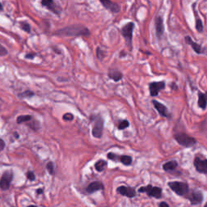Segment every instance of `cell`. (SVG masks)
Listing matches in <instances>:
<instances>
[{
	"label": "cell",
	"mask_w": 207,
	"mask_h": 207,
	"mask_svg": "<svg viewBox=\"0 0 207 207\" xmlns=\"http://www.w3.org/2000/svg\"><path fill=\"white\" fill-rule=\"evenodd\" d=\"M4 148H5V142L0 138V152L2 151H3Z\"/></svg>",
	"instance_id": "obj_34"
},
{
	"label": "cell",
	"mask_w": 207,
	"mask_h": 207,
	"mask_svg": "<svg viewBox=\"0 0 207 207\" xmlns=\"http://www.w3.org/2000/svg\"><path fill=\"white\" fill-rule=\"evenodd\" d=\"M43 191H44V190H43V189H37V190H36V194H37L38 195H40V194H42Z\"/></svg>",
	"instance_id": "obj_36"
},
{
	"label": "cell",
	"mask_w": 207,
	"mask_h": 207,
	"mask_svg": "<svg viewBox=\"0 0 207 207\" xmlns=\"http://www.w3.org/2000/svg\"><path fill=\"white\" fill-rule=\"evenodd\" d=\"M155 33L158 39H160L164 33V25L163 20L161 16H157L155 19Z\"/></svg>",
	"instance_id": "obj_16"
},
{
	"label": "cell",
	"mask_w": 207,
	"mask_h": 207,
	"mask_svg": "<svg viewBox=\"0 0 207 207\" xmlns=\"http://www.w3.org/2000/svg\"><path fill=\"white\" fill-rule=\"evenodd\" d=\"M139 193H146L147 196L151 197H155L156 199H159L162 197L163 190L161 188L157 186H152L151 185H147L146 186H142L138 189Z\"/></svg>",
	"instance_id": "obj_6"
},
{
	"label": "cell",
	"mask_w": 207,
	"mask_h": 207,
	"mask_svg": "<svg viewBox=\"0 0 207 207\" xmlns=\"http://www.w3.org/2000/svg\"><path fill=\"white\" fill-rule=\"evenodd\" d=\"M18 96L20 98H29V97H32L33 96H34V93L33 91L28 90V91H25L22 92V93L19 94Z\"/></svg>",
	"instance_id": "obj_25"
},
{
	"label": "cell",
	"mask_w": 207,
	"mask_h": 207,
	"mask_svg": "<svg viewBox=\"0 0 207 207\" xmlns=\"http://www.w3.org/2000/svg\"><path fill=\"white\" fill-rule=\"evenodd\" d=\"M165 88L164 81H159V82H151L149 84L150 94L151 96H157L159 93V91Z\"/></svg>",
	"instance_id": "obj_12"
},
{
	"label": "cell",
	"mask_w": 207,
	"mask_h": 207,
	"mask_svg": "<svg viewBox=\"0 0 207 207\" xmlns=\"http://www.w3.org/2000/svg\"><path fill=\"white\" fill-rule=\"evenodd\" d=\"M0 10H2V6L1 4V2H0Z\"/></svg>",
	"instance_id": "obj_38"
},
{
	"label": "cell",
	"mask_w": 207,
	"mask_h": 207,
	"mask_svg": "<svg viewBox=\"0 0 207 207\" xmlns=\"http://www.w3.org/2000/svg\"><path fill=\"white\" fill-rule=\"evenodd\" d=\"M134 26H135L134 23L129 22L121 29V35L125 38L127 45L130 49H132V39H133V32H134Z\"/></svg>",
	"instance_id": "obj_5"
},
{
	"label": "cell",
	"mask_w": 207,
	"mask_h": 207,
	"mask_svg": "<svg viewBox=\"0 0 207 207\" xmlns=\"http://www.w3.org/2000/svg\"><path fill=\"white\" fill-rule=\"evenodd\" d=\"M90 121L92 124L91 134L94 138H100L103 135L104 129V120L100 115H91Z\"/></svg>",
	"instance_id": "obj_2"
},
{
	"label": "cell",
	"mask_w": 207,
	"mask_h": 207,
	"mask_svg": "<svg viewBox=\"0 0 207 207\" xmlns=\"http://www.w3.org/2000/svg\"><path fill=\"white\" fill-rule=\"evenodd\" d=\"M159 207H163V206H166V207H169V205L166 202H160L159 204Z\"/></svg>",
	"instance_id": "obj_35"
},
{
	"label": "cell",
	"mask_w": 207,
	"mask_h": 207,
	"mask_svg": "<svg viewBox=\"0 0 207 207\" xmlns=\"http://www.w3.org/2000/svg\"><path fill=\"white\" fill-rule=\"evenodd\" d=\"M178 167V163L176 160L167 161L163 164V169L165 171H171L176 169V167Z\"/></svg>",
	"instance_id": "obj_20"
},
{
	"label": "cell",
	"mask_w": 207,
	"mask_h": 207,
	"mask_svg": "<svg viewBox=\"0 0 207 207\" xmlns=\"http://www.w3.org/2000/svg\"><path fill=\"white\" fill-rule=\"evenodd\" d=\"M96 55H97V57H98L100 60H102L104 57H105V55L103 54V51L100 49V48H97L96 49Z\"/></svg>",
	"instance_id": "obj_32"
},
{
	"label": "cell",
	"mask_w": 207,
	"mask_h": 207,
	"mask_svg": "<svg viewBox=\"0 0 207 207\" xmlns=\"http://www.w3.org/2000/svg\"><path fill=\"white\" fill-rule=\"evenodd\" d=\"M108 76L109 78L112 80H113L114 82H119L120 80H121L123 78L122 73L118 71L117 69H110L109 71V73H108Z\"/></svg>",
	"instance_id": "obj_19"
},
{
	"label": "cell",
	"mask_w": 207,
	"mask_h": 207,
	"mask_svg": "<svg viewBox=\"0 0 207 207\" xmlns=\"http://www.w3.org/2000/svg\"><path fill=\"white\" fill-rule=\"evenodd\" d=\"M13 178V173L11 171H6L2 174L0 179V189L2 190H7L10 188L11 180Z\"/></svg>",
	"instance_id": "obj_10"
},
{
	"label": "cell",
	"mask_w": 207,
	"mask_h": 207,
	"mask_svg": "<svg viewBox=\"0 0 207 207\" xmlns=\"http://www.w3.org/2000/svg\"><path fill=\"white\" fill-rule=\"evenodd\" d=\"M14 134H15V135H16V136H15V137H16V138H19V134H17V133H14Z\"/></svg>",
	"instance_id": "obj_37"
},
{
	"label": "cell",
	"mask_w": 207,
	"mask_h": 207,
	"mask_svg": "<svg viewBox=\"0 0 207 207\" xmlns=\"http://www.w3.org/2000/svg\"><path fill=\"white\" fill-rule=\"evenodd\" d=\"M46 168H47V171H49V173L50 174L51 176L54 175V172H55V171H54V163L51 162V161L48 163L46 164Z\"/></svg>",
	"instance_id": "obj_26"
},
{
	"label": "cell",
	"mask_w": 207,
	"mask_h": 207,
	"mask_svg": "<svg viewBox=\"0 0 207 207\" xmlns=\"http://www.w3.org/2000/svg\"><path fill=\"white\" fill-rule=\"evenodd\" d=\"M107 158L109 159H111L113 161H119L122 164L125 165V166H129L132 163V157L129 155H118L117 154L113 153V152H109L107 154Z\"/></svg>",
	"instance_id": "obj_8"
},
{
	"label": "cell",
	"mask_w": 207,
	"mask_h": 207,
	"mask_svg": "<svg viewBox=\"0 0 207 207\" xmlns=\"http://www.w3.org/2000/svg\"><path fill=\"white\" fill-rule=\"evenodd\" d=\"M20 28L26 33H30L31 32V27L29 24L27 22H20Z\"/></svg>",
	"instance_id": "obj_28"
},
{
	"label": "cell",
	"mask_w": 207,
	"mask_h": 207,
	"mask_svg": "<svg viewBox=\"0 0 207 207\" xmlns=\"http://www.w3.org/2000/svg\"><path fill=\"white\" fill-rule=\"evenodd\" d=\"M108 163L105 159H99L97 162L95 163V168L97 171L101 172L105 169V167H107Z\"/></svg>",
	"instance_id": "obj_22"
},
{
	"label": "cell",
	"mask_w": 207,
	"mask_h": 207,
	"mask_svg": "<svg viewBox=\"0 0 207 207\" xmlns=\"http://www.w3.org/2000/svg\"><path fill=\"white\" fill-rule=\"evenodd\" d=\"M167 185L171 189V191H173L176 195L180 197H185L189 192V184L186 182L171 181V182H168Z\"/></svg>",
	"instance_id": "obj_3"
},
{
	"label": "cell",
	"mask_w": 207,
	"mask_h": 207,
	"mask_svg": "<svg viewBox=\"0 0 207 207\" xmlns=\"http://www.w3.org/2000/svg\"><path fill=\"white\" fill-rule=\"evenodd\" d=\"M41 5L57 16H59L62 12V7L57 4L54 0H41Z\"/></svg>",
	"instance_id": "obj_11"
},
{
	"label": "cell",
	"mask_w": 207,
	"mask_h": 207,
	"mask_svg": "<svg viewBox=\"0 0 207 207\" xmlns=\"http://www.w3.org/2000/svg\"><path fill=\"white\" fill-rule=\"evenodd\" d=\"M198 107L202 110H205L206 109V96L205 94L203 92H198V100H197Z\"/></svg>",
	"instance_id": "obj_21"
},
{
	"label": "cell",
	"mask_w": 207,
	"mask_h": 207,
	"mask_svg": "<svg viewBox=\"0 0 207 207\" xmlns=\"http://www.w3.org/2000/svg\"><path fill=\"white\" fill-rule=\"evenodd\" d=\"M63 120L66 121H71L74 120V115L71 113H67L63 115Z\"/></svg>",
	"instance_id": "obj_29"
},
{
	"label": "cell",
	"mask_w": 207,
	"mask_h": 207,
	"mask_svg": "<svg viewBox=\"0 0 207 207\" xmlns=\"http://www.w3.org/2000/svg\"><path fill=\"white\" fill-rule=\"evenodd\" d=\"M129 126V121H128L127 120H122V121H121L120 122H119V124H118V125H117V128H118V129L122 130V129H125Z\"/></svg>",
	"instance_id": "obj_24"
},
{
	"label": "cell",
	"mask_w": 207,
	"mask_h": 207,
	"mask_svg": "<svg viewBox=\"0 0 207 207\" xmlns=\"http://www.w3.org/2000/svg\"><path fill=\"white\" fill-rule=\"evenodd\" d=\"M174 138L175 140L178 143L179 145L182 146L183 147H194V145L197 143V140L194 138L191 137L189 134L183 133V132H180V133H176L174 134Z\"/></svg>",
	"instance_id": "obj_4"
},
{
	"label": "cell",
	"mask_w": 207,
	"mask_h": 207,
	"mask_svg": "<svg viewBox=\"0 0 207 207\" xmlns=\"http://www.w3.org/2000/svg\"><path fill=\"white\" fill-rule=\"evenodd\" d=\"M196 29L198 33H201L203 31V24L201 19H196Z\"/></svg>",
	"instance_id": "obj_27"
},
{
	"label": "cell",
	"mask_w": 207,
	"mask_h": 207,
	"mask_svg": "<svg viewBox=\"0 0 207 207\" xmlns=\"http://www.w3.org/2000/svg\"><path fill=\"white\" fill-rule=\"evenodd\" d=\"M152 104H153L155 109L156 110H157V112H158V113L159 114V116L165 118L170 117V114L169 113H168L167 108L163 104L159 102V101H157V100H152Z\"/></svg>",
	"instance_id": "obj_14"
},
{
	"label": "cell",
	"mask_w": 207,
	"mask_h": 207,
	"mask_svg": "<svg viewBox=\"0 0 207 207\" xmlns=\"http://www.w3.org/2000/svg\"><path fill=\"white\" fill-rule=\"evenodd\" d=\"M35 57H36V54H34V53H29L25 55V58H27V59H33Z\"/></svg>",
	"instance_id": "obj_33"
},
{
	"label": "cell",
	"mask_w": 207,
	"mask_h": 207,
	"mask_svg": "<svg viewBox=\"0 0 207 207\" xmlns=\"http://www.w3.org/2000/svg\"><path fill=\"white\" fill-rule=\"evenodd\" d=\"M100 2H101V4L107 8L108 10L111 11L113 13H118L121 10V7L117 3L113 2L111 0H100Z\"/></svg>",
	"instance_id": "obj_17"
},
{
	"label": "cell",
	"mask_w": 207,
	"mask_h": 207,
	"mask_svg": "<svg viewBox=\"0 0 207 207\" xmlns=\"http://www.w3.org/2000/svg\"><path fill=\"white\" fill-rule=\"evenodd\" d=\"M8 54L7 49L5 48L4 46H2L1 44H0V57H3V56H6Z\"/></svg>",
	"instance_id": "obj_31"
},
{
	"label": "cell",
	"mask_w": 207,
	"mask_h": 207,
	"mask_svg": "<svg viewBox=\"0 0 207 207\" xmlns=\"http://www.w3.org/2000/svg\"><path fill=\"white\" fill-rule=\"evenodd\" d=\"M55 35L59 36H87L90 35V31L83 25H73L56 31Z\"/></svg>",
	"instance_id": "obj_1"
},
{
	"label": "cell",
	"mask_w": 207,
	"mask_h": 207,
	"mask_svg": "<svg viewBox=\"0 0 207 207\" xmlns=\"http://www.w3.org/2000/svg\"><path fill=\"white\" fill-rule=\"evenodd\" d=\"M26 176H27L28 180H31V181H33V180H35V179H36L35 174H34L33 171H28L27 174H26Z\"/></svg>",
	"instance_id": "obj_30"
},
{
	"label": "cell",
	"mask_w": 207,
	"mask_h": 207,
	"mask_svg": "<svg viewBox=\"0 0 207 207\" xmlns=\"http://www.w3.org/2000/svg\"><path fill=\"white\" fill-rule=\"evenodd\" d=\"M185 40L186 44L189 45L192 47V49H194V52L197 54H205V48H202V46L199 44H197V42H194V40H192V38L189 36H186L185 37Z\"/></svg>",
	"instance_id": "obj_15"
},
{
	"label": "cell",
	"mask_w": 207,
	"mask_h": 207,
	"mask_svg": "<svg viewBox=\"0 0 207 207\" xmlns=\"http://www.w3.org/2000/svg\"><path fill=\"white\" fill-rule=\"evenodd\" d=\"M185 197L189 199L190 201V204L192 205H201L203 201L204 196H203L202 192L199 190H193L191 193H188Z\"/></svg>",
	"instance_id": "obj_7"
},
{
	"label": "cell",
	"mask_w": 207,
	"mask_h": 207,
	"mask_svg": "<svg viewBox=\"0 0 207 207\" xmlns=\"http://www.w3.org/2000/svg\"><path fill=\"white\" fill-rule=\"evenodd\" d=\"M32 119H33V117H32L31 115H21V116H19L17 117L16 122H17V124H22V123L31 121Z\"/></svg>",
	"instance_id": "obj_23"
},
{
	"label": "cell",
	"mask_w": 207,
	"mask_h": 207,
	"mask_svg": "<svg viewBox=\"0 0 207 207\" xmlns=\"http://www.w3.org/2000/svg\"><path fill=\"white\" fill-rule=\"evenodd\" d=\"M194 166L196 168L197 171L204 175L207 174V159L201 158L200 156H196L194 160Z\"/></svg>",
	"instance_id": "obj_9"
},
{
	"label": "cell",
	"mask_w": 207,
	"mask_h": 207,
	"mask_svg": "<svg viewBox=\"0 0 207 207\" xmlns=\"http://www.w3.org/2000/svg\"><path fill=\"white\" fill-rule=\"evenodd\" d=\"M104 189V185L100 181H93V182L90 183L89 185H87L86 188V192L87 194H92L93 193L96 191H100Z\"/></svg>",
	"instance_id": "obj_18"
},
{
	"label": "cell",
	"mask_w": 207,
	"mask_h": 207,
	"mask_svg": "<svg viewBox=\"0 0 207 207\" xmlns=\"http://www.w3.org/2000/svg\"><path fill=\"white\" fill-rule=\"evenodd\" d=\"M117 192L121 195L129 198H133L136 197V190L135 189L129 186H125V185H121L117 189Z\"/></svg>",
	"instance_id": "obj_13"
}]
</instances>
